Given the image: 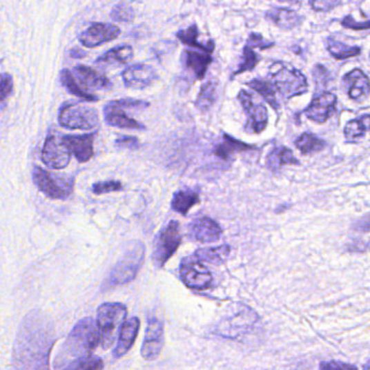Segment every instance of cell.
I'll use <instances>...</instances> for the list:
<instances>
[{
  "instance_id": "obj_1",
  "label": "cell",
  "mask_w": 370,
  "mask_h": 370,
  "mask_svg": "<svg viewBox=\"0 0 370 370\" xmlns=\"http://www.w3.org/2000/svg\"><path fill=\"white\" fill-rule=\"evenodd\" d=\"M100 343L101 333L98 322H95L90 317H87L79 320L70 332L69 337L64 343L62 354L70 356V358H75L79 360L92 354V351Z\"/></svg>"
},
{
  "instance_id": "obj_2",
  "label": "cell",
  "mask_w": 370,
  "mask_h": 370,
  "mask_svg": "<svg viewBox=\"0 0 370 370\" xmlns=\"http://www.w3.org/2000/svg\"><path fill=\"white\" fill-rule=\"evenodd\" d=\"M145 246L140 241L130 244V248L127 249L124 255L117 261L110 271L109 276L104 280V289L134 280L145 261Z\"/></svg>"
},
{
  "instance_id": "obj_3",
  "label": "cell",
  "mask_w": 370,
  "mask_h": 370,
  "mask_svg": "<svg viewBox=\"0 0 370 370\" xmlns=\"http://www.w3.org/2000/svg\"><path fill=\"white\" fill-rule=\"evenodd\" d=\"M271 83L286 99L300 96L307 92V81L301 72L292 66L277 64L271 66Z\"/></svg>"
},
{
  "instance_id": "obj_4",
  "label": "cell",
  "mask_w": 370,
  "mask_h": 370,
  "mask_svg": "<svg viewBox=\"0 0 370 370\" xmlns=\"http://www.w3.org/2000/svg\"><path fill=\"white\" fill-rule=\"evenodd\" d=\"M127 309L121 303H104L97 312V322L101 333L104 349L111 347L117 339V330H121L126 317Z\"/></svg>"
},
{
  "instance_id": "obj_5",
  "label": "cell",
  "mask_w": 370,
  "mask_h": 370,
  "mask_svg": "<svg viewBox=\"0 0 370 370\" xmlns=\"http://www.w3.org/2000/svg\"><path fill=\"white\" fill-rule=\"evenodd\" d=\"M59 124L68 130H92L99 124V115L94 108L77 102H66L59 111Z\"/></svg>"
},
{
  "instance_id": "obj_6",
  "label": "cell",
  "mask_w": 370,
  "mask_h": 370,
  "mask_svg": "<svg viewBox=\"0 0 370 370\" xmlns=\"http://www.w3.org/2000/svg\"><path fill=\"white\" fill-rule=\"evenodd\" d=\"M180 244H182V233L179 224L177 221H171L155 237L153 252L155 266L159 269L164 266V264L177 251Z\"/></svg>"
},
{
  "instance_id": "obj_7",
  "label": "cell",
  "mask_w": 370,
  "mask_h": 370,
  "mask_svg": "<svg viewBox=\"0 0 370 370\" xmlns=\"http://www.w3.org/2000/svg\"><path fill=\"white\" fill-rule=\"evenodd\" d=\"M33 182L39 191L48 198L66 200L73 193V178L54 175L41 166L33 168Z\"/></svg>"
},
{
  "instance_id": "obj_8",
  "label": "cell",
  "mask_w": 370,
  "mask_h": 370,
  "mask_svg": "<svg viewBox=\"0 0 370 370\" xmlns=\"http://www.w3.org/2000/svg\"><path fill=\"white\" fill-rule=\"evenodd\" d=\"M197 260L188 257L182 262L179 269L180 278L191 289H208L213 282V276L211 275L210 271Z\"/></svg>"
},
{
  "instance_id": "obj_9",
  "label": "cell",
  "mask_w": 370,
  "mask_h": 370,
  "mask_svg": "<svg viewBox=\"0 0 370 370\" xmlns=\"http://www.w3.org/2000/svg\"><path fill=\"white\" fill-rule=\"evenodd\" d=\"M71 151L66 147L64 140L56 136H48L41 150V160L48 168L61 170L66 168L71 161Z\"/></svg>"
},
{
  "instance_id": "obj_10",
  "label": "cell",
  "mask_w": 370,
  "mask_h": 370,
  "mask_svg": "<svg viewBox=\"0 0 370 370\" xmlns=\"http://www.w3.org/2000/svg\"><path fill=\"white\" fill-rule=\"evenodd\" d=\"M239 101L244 108L248 117V128L252 133L263 132L266 128L267 122H269V115H267L266 108L263 104L256 102L250 92L246 90H241L238 95Z\"/></svg>"
},
{
  "instance_id": "obj_11",
  "label": "cell",
  "mask_w": 370,
  "mask_h": 370,
  "mask_svg": "<svg viewBox=\"0 0 370 370\" xmlns=\"http://www.w3.org/2000/svg\"><path fill=\"white\" fill-rule=\"evenodd\" d=\"M257 320V315L246 306L227 317L218 326V332L223 337L235 338L248 331Z\"/></svg>"
},
{
  "instance_id": "obj_12",
  "label": "cell",
  "mask_w": 370,
  "mask_h": 370,
  "mask_svg": "<svg viewBox=\"0 0 370 370\" xmlns=\"http://www.w3.org/2000/svg\"><path fill=\"white\" fill-rule=\"evenodd\" d=\"M164 344V328L161 320L150 318L148 320L145 339L142 342V358L147 360H153L159 358Z\"/></svg>"
},
{
  "instance_id": "obj_13",
  "label": "cell",
  "mask_w": 370,
  "mask_h": 370,
  "mask_svg": "<svg viewBox=\"0 0 370 370\" xmlns=\"http://www.w3.org/2000/svg\"><path fill=\"white\" fill-rule=\"evenodd\" d=\"M121 30L110 23H95L79 35V41L87 48H95L102 43L115 41L119 37Z\"/></svg>"
},
{
  "instance_id": "obj_14",
  "label": "cell",
  "mask_w": 370,
  "mask_h": 370,
  "mask_svg": "<svg viewBox=\"0 0 370 370\" xmlns=\"http://www.w3.org/2000/svg\"><path fill=\"white\" fill-rule=\"evenodd\" d=\"M122 77L127 88L144 89L157 81V74L153 66L139 64L128 66L123 72Z\"/></svg>"
},
{
  "instance_id": "obj_15",
  "label": "cell",
  "mask_w": 370,
  "mask_h": 370,
  "mask_svg": "<svg viewBox=\"0 0 370 370\" xmlns=\"http://www.w3.org/2000/svg\"><path fill=\"white\" fill-rule=\"evenodd\" d=\"M337 97L331 92H324L315 97L304 113L309 119L316 123H324L335 111Z\"/></svg>"
},
{
  "instance_id": "obj_16",
  "label": "cell",
  "mask_w": 370,
  "mask_h": 370,
  "mask_svg": "<svg viewBox=\"0 0 370 370\" xmlns=\"http://www.w3.org/2000/svg\"><path fill=\"white\" fill-rule=\"evenodd\" d=\"M343 87L351 99L365 100L370 94V81L362 70L355 69L343 77Z\"/></svg>"
},
{
  "instance_id": "obj_17",
  "label": "cell",
  "mask_w": 370,
  "mask_h": 370,
  "mask_svg": "<svg viewBox=\"0 0 370 370\" xmlns=\"http://www.w3.org/2000/svg\"><path fill=\"white\" fill-rule=\"evenodd\" d=\"M96 134L73 135L62 137L66 147L81 163L88 162L94 157V139Z\"/></svg>"
},
{
  "instance_id": "obj_18",
  "label": "cell",
  "mask_w": 370,
  "mask_h": 370,
  "mask_svg": "<svg viewBox=\"0 0 370 370\" xmlns=\"http://www.w3.org/2000/svg\"><path fill=\"white\" fill-rule=\"evenodd\" d=\"M140 322L137 317H132L123 324L122 328L119 330L117 344L113 351L115 358H121L132 349L135 341L137 339L138 331H139Z\"/></svg>"
},
{
  "instance_id": "obj_19",
  "label": "cell",
  "mask_w": 370,
  "mask_h": 370,
  "mask_svg": "<svg viewBox=\"0 0 370 370\" xmlns=\"http://www.w3.org/2000/svg\"><path fill=\"white\" fill-rule=\"evenodd\" d=\"M123 108L119 107L115 101H110L104 107V119L110 126L117 128H127V130H146L145 125L138 122L132 117H127Z\"/></svg>"
},
{
  "instance_id": "obj_20",
  "label": "cell",
  "mask_w": 370,
  "mask_h": 370,
  "mask_svg": "<svg viewBox=\"0 0 370 370\" xmlns=\"http://www.w3.org/2000/svg\"><path fill=\"white\" fill-rule=\"evenodd\" d=\"M191 235L197 241L203 244L215 242L222 236L221 226L210 217L198 218L193 222Z\"/></svg>"
},
{
  "instance_id": "obj_21",
  "label": "cell",
  "mask_w": 370,
  "mask_h": 370,
  "mask_svg": "<svg viewBox=\"0 0 370 370\" xmlns=\"http://www.w3.org/2000/svg\"><path fill=\"white\" fill-rule=\"evenodd\" d=\"M73 75L79 79L81 86L88 89H109L112 86L107 77L89 66H74Z\"/></svg>"
},
{
  "instance_id": "obj_22",
  "label": "cell",
  "mask_w": 370,
  "mask_h": 370,
  "mask_svg": "<svg viewBox=\"0 0 370 370\" xmlns=\"http://www.w3.org/2000/svg\"><path fill=\"white\" fill-rule=\"evenodd\" d=\"M184 64L187 69L191 70L195 77L202 79L206 77L208 68L212 62V57L208 52H198L195 50H185L183 56Z\"/></svg>"
},
{
  "instance_id": "obj_23",
  "label": "cell",
  "mask_w": 370,
  "mask_h": 370,
  "mask_svg": "<svg viewBox=\"0 0 370 370\" xmlns=\"http://www.w3.org/2000/svg\"><path fill=\"white\" fill-rule=\"evenodd\" d=\"M134 57V50L130 45L115 47L97 59L96 64L101 66H121L127 64Z\"/></svg>"
},
{
  "instance_id": "obj_24",
  "label": "cell",
  "mask_w": 370,
  "mask_h": 370,
  "mask_svg": "<svg viewBox=\"0 0 370 370\" xmlns=\"http://www.w3.org/2000/svg\"><path fill=\"white\" fill-rule=\"evenodd\" d=\"M266 18L275 26L282 28H293L301 23V18L290 9L274 8L267 11Z\"/></svg>"
},
{
  "instance_id": "obj_25",
  "label": "cell",
  "mask_w": 370,
  "mask_h": 370,
  "mask_svg": "<svg viewBox=\"0 0 370 370\" xmlns=\"http://www.w3.org/2000/svg\"><path fill=\"white\" fill-rule=\"evenodd\" d=\"M231 252V246L223 244L216 248L199 249L195 252V256L199 261L206 262L213 265H221L228 260Z\"/></svg>"
},
{
  "instance_id": "obj_26",
  "label": "cell",
  "mask_w": 370,
  "mask_h": 370,
  "mask_svg": "<svg viewBox=\"0 0 370 370\" xmlns=\"http://www.w3.org/2000/svg\"><path fill=\"white\" fill-rule=\"evenodd\" d=\"M199 202H200V198H199L198 193L191 189H186V191H179L174 193L171 206L177 213L187 215L189 210Z\"/></svg>"
},
{
  "instance_id": "obj_27",
  "label": "cell",
  "mask_w": 370,
  "mask_h": 370,
  "mask_svg": "<svg viewBox=\"0 0 370 370\" xmlns=\"http://www.w3.org/2000/svg\"><path fill=\"white\" fill-rule=\"evenodd\" d=\"M266 164L267 168L274 172L286 164H299V161L294 157L291 150L286 147H278L271 150V153L267 155Z\"/></svg>"
},
{
  "instance_id": "obj_28",
  "label": "cell",
  "mask_w": 370,
  "mask_h": 370,
  "mask_svg": "<svg viewBox=\"0 0 370 370\" xmlns=\"http://www.w3.org/2000/svg\"><path fill=\"white\" fill-rule=\"evenodd\" d=\"M176 36L182 43H185L187 46L193 47V48L199 49V50L204 51V52H208V54L213 52V41H210V43L204 45V43L198 41L199 30L197 26H189L187 30L178 32Z\"/></svg>"
},
{
  "instance_id": "obj_29",
  "label": "cell",
  "mask_w": 370,
  "mask_h": 370,
  "mask_svg": "<svg viewBox=\"0 0 370 370\" xmlns=\"http://www.w3.org/2000/svg\"><path fill=\"white\" fill-rule=\"evenodd\" d=\"M370 130V115H362L347 123L344 135L349 142H358Z\"/></svg>"
},
{
  "instance_id": "obj_30",
  "label": "cell",
  "mask_w": 370,
  "mask_h": 370,
  "mask_svg": "<svg viewBox=\"0 0 370 370\" xmlns=\"http://www.w3.org/2000/svg\"><path fill=\"white\" fill-rule=\"evenodd\" d=\"M251 149H253L251 146L246 145L244 142H239V140L231 137L228 135H224L223 142L215 148L214 153L218 157L227 160L233 153H242V151Z\"/></svg>"
},
{
  "instance_id": "obj_31",
  "label": "cell",
  "mask_w": 370,
  "mask_h": 370,
  "mask_svg": "<svg viewBox=\"0 0 370 370\" xmlns=\"http://www.w3.org/2000/svg\"><path fill=\"white\" fill-rule=\"evenodd\" d=\"M60 81H61V84L66 87V90H68L70 94L79 97V99L88 102L98 101L97 96L84 92V90L77 85V81L74 79L73 74H72L69 70L64 69L60 72Z\"/></svg>"
},
{
  "instance_id": "obj_32",
  "label": "cell",
  "mask_w": 370,
  "mask_h": 370,
  "mask_svg": "<svg viewBox=\"0 0 370 370\" xmlns=\"http://www.w3.org/2000/svg\"><path fill=\"white\" fill-rule=\"evenodd\" d=\"M295 147L303 155H312V153H320L324 150L326 147V142L316 137L315 135L304 133L295 140Z\"/></svg>"
},
{
  "instance_id": "obj_33",
  "label": "cell",
  "mask_w": 370,
  "mask_h": 370,
  "mask_svg": "<svg viewBox=\"0 0 370 370\" xmlns=\"http://www.w3.org/2000/svg\"><path fill=\"white\" fill-rule=\"evenodd\" d=\"M248 86L255 90L257 94L261 95L264 99L271 104V107L276 108V109L279 107L276 92H275V86L273 83L262 81V79H253V81H249Z\"/></svg>"
},
{
  "instance_id": "obj_34",
  "label": "cell",
  "mask_w": 370,
  "mask_h": 370,
  "mask_svg": "<svg viewBox=\"0 0 370 370\" xmlns=\"http://www.w3.org/2000/svg\"><path fill=\"white\" fill-rule=\"evenodd\" d=\"M216 83L214 81H208L203 85L199 94L195 106L202 112L208 111L215 101Z\"/></svg>"
},
{
  "instance_id": "obj_35",
  "label": "cell",
  "mask_w": 370,
  "mask_h": 370,
  "mask_svg": "<svg viewBox=\"0 0 370 370\" xmlns=\"http://www.w3.org/2000/svg\"><path fill=\"white\" fill-rule=\"evenodd\" d=\"M328 51L332 57H335L338 60H344V59L358 56L360 54V47L349 46V45L337 41H329Z\"/></svg>"
},
{
  "instance_id": "obj_36",
  "label": "cell",
  "mask_w": 370,
  "mask_h": 370,
  "mask_svg": "<svg viewBox=\"0 0 370 370\" xmlns=\"http://www.w3.org/2000/svg\"><path fill=\"white\" fill-rule=\"evenodd\" d=\"M260 57L255 54V51L253 50L252 47L246 45L244 49V55H242V59H241L240 64H239L238 70L235 72V75L244 73L246 71H252L255 68L256 64H259Z\"/></svg>"
},
{
  "instance_id": "obj_37",
  "label": "cell",
  "mask_w": 370,
  "mask_h": 370,
  "mask_svg": "<svg viewBox=\"0 0 370 370\" xmlns=\"http://www.w3.org/2000/svg\"><path fill=\"white\" fill-rule=\"evenodd\" d=\"M111 18L117 22H130L135 18L132 6L127 3H119L112 9Z\"/></svg>"
},
{
  "instance_id": "obj_38",
  "label": "cell",
  "mask_w": 370,
  "mask_h": 370,
  "mask_svg": "<svg viewBox=\"0 0 370 370\" xmlns=\"http://www.w3.org/2000/svg\"><path fill=\"white\" fill-rule=\"evenodd\" d=\"M68 368L70 369H101L104 368V362L99 358L88 355L72 362Z\"/></svg>"
},
{
  "instance_id": "obj_39",
  "label": "cell",
  "mask_w": 370,
  "mask_h": 370,
  "mask_svg": "<svg viewBox=\"0 0 370 370\" xmlns=\"http://www.w3.org/2000/svg\"><path fill=\"white\" fill-rule=\"evenodd\" d=\"M123 189L122 183L117 180H108V182H99L92 185V191L95 195H104V193H115Z\"/></svg>"
},
{
  "instance_id": "obj_40",
  "label": "cell",
  "mask_w": 370,
  "mask_h": 370,
  "mask_svg": "<svg viewBox=\"0 0 370 370\" xmlns=\"http://www.w3.org/2000/svg\"><path fill=\"white\" fill-rule=\"evenodd\" d=\"M340 5H341V0H312L313 9L322 11V12L331 11Z\"/></svg>"
},
{
  "instance_id": "obj_41",
  "label": "cell",
  "mask_w": 370,
  "mask_h": 370,
  "mask_svg": "<svg viewBox=\"0 0 370 370\" xmlns=\"http://www.w3.org/2000/svg\"><path fill=\"white\" fill-rule=\"evenodd\" d=\"M246 45L248 46L252 47V48H259V49H266L269 47L273 46L274 43L271 41H266V39H263L261 35L259 34H251L249 36L248 41H246Z\"/></svg>"
},
{
  "instance_id": "obj_42",
  "label": "cell",
  "mask_w": 370,
  "mask_h": 370,
  "mask_svg": "<svg viewBox=\"0 0 370 370\" xmlns=\"http://www.w3.org/2000/svg\"><path fill=\"white\" fill-rule=\"evenodd\" d=\"M0 90H1V100L5 101L7 97L12 92L13 81L10 74L3 73L1 75V84H0Z\"/></svg>"
},
{
  "instance_id": "obj_43",
  "label": "cell",
  "mask_w": 370,
  "mask_h": 370,
  "mask_svg": "<svg viewBox=\"0 0 370 370\" xmlns=\"http://www.w3.org/2000/svg\"><path fill=\"white\" fill-rule=\"evenodd\" d=\"M115 145L119 148L135 150L139 148V142H138V139L136 137L124 136V137L117 138V139L115 140Z\"/></svg>"
},
{
  "instance_id": "obj_44",
  "label": "cell",
  "mask_w": 370,
  "mask_h": 370,
  "mask_svg": "<svg viewBox=\"0 0 370 370\" xmlns=\"http://www.w3.org/2000/svg\"><path fill=\"white\" fill-rule=\"evenodd\" d=\"M322 369H355V366L340 362H330L320 365Z\"/></svg>"
},
{
  "instance_id": "obj_45",
  "label": "cell",
  "mask_w": 370,
  "mask_h": 370,
  "mask_svg": "<svg viewBox=\"0 0 370 370\" xmlns=\"http://www.w3.org/2000/svg\"><path fill=\"white\" fill-rule=\"evenodd\" d=\"M342 24L349 28H370V21L366 23H356L353 19L347 18L342 21Z\"/></svg>"
},
{
  "instance_id": "obj_46",
  "label": "cell",
  "mask_w": 370,
  "mask_h": 370,
  "mask_svg": "<svg viewBox=\"0 0 370 370\" xmlns=\"http://www.w3.org/2000/svg\"><path fill=\"white\" fill-rule=\"evenodd\" d=\"M81 52H83V51L77 50V49H74V50H72L70 54H71L72 57H74V58H83V56L81 54Z\"/></svg>"
},
{
  "instance_id": "obj_47",
  "label": "cell",
  "mask_w": 370,
  "mask_h": 370,
  "mask_svg": "<svg viewBox=\"0 0 370 370\" xmlns=\"http://www.w3.org/2000/svg\"><path fill=\"white\" fill-rule=\"evenodd\" d=\"M279 1H284V3H286V1H295V0H279Z\"/></svg>"
}]
</instances>
